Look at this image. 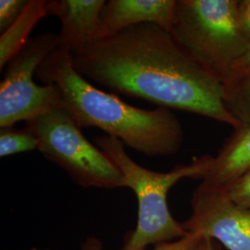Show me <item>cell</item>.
I'll list each match as a JSON object with an SVG mask.
<instances>
[{"label":"cell","mask_w":250,"mask_h":250,"mask_svg":"<svg viewBox=\"0 0 250 250\" xmlns=\"http://www.w3.org/2000/svg\"><path fill=\"white\" fill-rule=\"evenodd\" d=\"M238 9L242 26L250 36V0L239 1Z\"/></svg>","instance_id":"obj_18"},{"label":"cell","mask_w":250,"mask_h":250,"mask_svg":"<svg viewBox=\"0 0 250 250\" xmlns=\"http://www.w3.org/2000/svg\"><path fill=\"white\" fill-rule=\"evenodd\" d=\"M203 239L204 237L200 234L188 232L178 239L157 244L151 250H199Z\"/></svg>","instance_id":"obj_15"},{"label":"cell","mask_w":250,"mask_h":250,"mask_svg":"<svg viewBox=\"0 0 250 250\" xmlns=\"http://www.w3.org/2000/svg\"><path fill=\"white\" fill-rule=\"evenodd\" d=\"M29 0L0 1V32L4 33L11 26L26 8Z\"/></svg>","instance_id":"obj_14"},{"label":"cell","mask_w":250,"mask_h":250,"mask_svg":"<svg viewBox=\"0 0 250 250\" xmlns=\"http://www.w3.org/2000/svg\"><path fill=\"white\" fill-rule=\"evenodd\" d=\"M60 46L59 34H39L8 63L0 83L1 128L21 121L28 123L63 107L62 93L57 85H39L34 80L39 66Z\"/></svg>","instance_id":"obj_6"},{"label":"cell","mask_w":250,"mask_h":250,"mask_svg":"<svg viewBox=\"0 0 250 250\" xmlns=\"http://www.w3.org/2000/svg\"><path fill=\"white\" fill-rule=\"evenodd\" d=\"M38 140V151L65 170L79 186L125 188V179L105 153L84 137L64 107H57L26 123Z\"/></svg>","instance_id":"obj_5"},{"label":"cell","mask_w":250,"mask_h":250,"mask_svg":"<svg viewBox=\"0 0 250 250\" xmlns=\"http://www.w3.org/2000/svg\"><path fill=\"white\" fill-rule=\"evenodd\" d=\"M225 88V106L239 123H250V77L244 78Z\"/></svg>","instance_id":"obj_13"},{"label":"cell","mask_w":250,"mask_h":250,"mask_svg":"<svg viewBox=\"0 0 250 250\" xmlns=\"http://www.w3.org/2000/svg\"><path fill=\"white\" fill-rule=\"evenodd\" d=\"M247 77H250V45L246 52L242 55L240 59L234 64L231 79L224 86L230 85Z\"/></svg>","instance_id":"obj_17"},{"label":"cell","mask_w":250,"mask_h":250,"mask_svg":"<svg viewBox=\"0 0 250 250\" xmlns=\"http://www.w3.org/2000/svg\"><path fill=\"white\" fill-rule=\"evenodd\" d=\"M75 70L114 93L159 107L187 111L238 128L225 106V88L153 23L128 27L72 55Z\"/></svg>","instance_id":"obj_1"},{"label":"cell","mask_w":250,"mask_h":250,"mask_svg":"<svg viewBox=\"0 0 250 250\" xmlns=\"http://www.w3.org/2000/svg\"><path fill=\"white\" fill-rule=\"evenodd\" d=\"M105 0H49V15L61 21V47L72 55L108 36L101 21Z\"/></svg>","instance_id":"obj_8"},{"label":"cell","mask_w":250,"mask_h":250,"mask_svg":"<svg viewBox=\"0 0 250 250\" xmlns=\"http://www.w3.org/2000/svg\"><path fill=\"white\" fill-rule=\"evenodd\" d=\"M177 0H108L101 21L108 36L128 27L153 23L170 32Z\"/></svg>","instance_id":"obj_9"},{"label":"cell","mask_w":250,"mask_h":250,"mask_svg":"<svg viewBox=\"0 0 250 250\" xmlns=\"http://www.w3.org/2000/svg\"><path fill=\"white\" fill-rule=\"evenodd\" d=\"M33 150H38V140L29 128L17 129L11 126L0 129L1 158Z\"/></svg>","instance_id":"obj_12"},{"label":"cell","mask_w":250,"mask_h":250,"mask_svg":"<svg viewBox=\"0 0 250 250\" xmlns=\"http://www.w3.org/2000/svg\"><path fill=\"white\" fill-rule=\"evenodd\" d=\"M36 77L44 84L59 87L63 107L80 128L98 127L125 146L151 157L174 155L183 145V127L170 109L134 107L115 94L95 87L75 70L72 53L63 47L45 59Z\"/></svg>","instance_id":"obj_2"},{"label":"cell","mask_w":250,"mask_h":250,"mask_svg":"<svg viewBox=\"0 0 250 250\" xmlns=\"http://www.w3.org/2000/svg\"><path fill=\"white\" fill-rule=\"evenodd\" d=\"M250 170V123L233 129L218 154L212 157L209 168L200 185L228 190Z\"/></svg>","instance_id":"obj_10"},{"label":"cell","mask_w":250,"mask_h":250,"mask_svg":"<svg viewBox=\"0 0 250 250\" xmlns=\"http://www.w3.org/2000/svg\"><path fill=\"white\" fill-rule=\"evenodd\" d=\"M199 250H221V249L219 248L218 243H216L215 240L204 237L199 247Z\"/></svg>","instance_id":"obj_20"},{"label":"cell","mask_w":250,"mask_h":250,"mask_svg":"<svg viewBox=\"0 0 250 250\" xmlns=\"http://www.w3.org/2000/svg\"><path fill=\"white\" fill-rule=\"evenodd\" d=\"M49 15V0H29L18 20L0 36V70L27 45L29 36L41 19Z\"/></svg>","instance_id":"obj_11"},{"label":"cell","mask_w":250,"mask_h":250,"mask_svg":"<svg viewBox=\"0 0 250 250\" xmlns=\"http://www.w3.org/2000/svg\"><path fill=\"white\" fill-rule=\"evenodd\" d=\"M192 214L182 223L187 232L220 242L229 250H250V208L236 204L226 190L196 189Z\"/></svg>","instance_id":"obj_7"},{"label":"cell","mask_w":250,"mask_h":250,"mask_svg":"<svg viewBox=\"0 0 250 250\" xmlns=\"http://www.w3.org/2000/svg\"><path fill=\"white\" fill-rule=\"evenodd\" d=\"M95 143L121 170L125 188L134 191L138 202V220L121 250H143L148 245L172 241L188 234L170 214L167 197L170 188L185 178L202 180L211 156L195 158L190 164L177 165L168 172L148 170L125 151V145L109 135L97 136Z\"/></svg>","instance_id":"obj_3"},{"label":"cell","mask_w":250,"mask_h":250,"mask_svg":"<svg viewBox=\"0 0 250 250\" xmlns=\"http://www.w3.org/2000/svg\"><path fill=\"white\" fill-rule=\"evenodd\" d=\"M37 250V249H32V250Z\"/></svg>","instance_id":"obj_21"},{"label":"cell","mask_w":250,"mask_h":250,"mask_svg":"<svg viewBox=\"0 0 250 250\" xmlns=\"http://www.w3.org/2000/svg\"><path fill=\"white\" fill-rule=\"evenodd\" d=\"M81 250H103V247L102 243L98 238L90 236L82 244Z\"/></svg>","instance_id":"obj_19"},{"label":"cell","mask_w":250,"mask_h":250,"mask_svg":"<svg viewBox=\"0 0 250 250\" xmlns=\"http://www.w3.org/2000/svg\"><path fill=\"white\" fill-rule=\"evenodd\" d=\"M227 192L236 204L250 208V170L234 183Z\"/></svg>","instance_id":"obj_16"},{"label":"cell","mask_w":250,"mask_h":250,"mask_svg":"<svg viewBox=\"0 0 250 250\" xmlns=\"http://www.w3.org/2000/svg\"><path fill=\"white\" fill-rule=\"evenodd\" d=\"M237 0H177L170 34L189 56L224 85L250 45Z\"/></svg>","instance_id":"obj_4"}]
</instances>
